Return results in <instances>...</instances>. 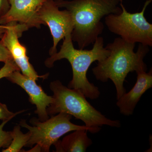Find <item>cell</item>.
I'll use <instances>...</instances> for the list:
<instances>
[{
	"instance_id": "15",
	"label": "cell",
	"mask_w": 152,
	"mask_h": 152,
	"mask_svg": "<svg viewBox=\"0 0 152 152\" xmlns=\"http://www.w3.org/2000/svg\"><path fill=\"white\" fill-rule=\"evenodd\" d=\"M4 63V65L0 69V79L7 78L15 71H20L13 59L9 60Z\"/></svg>"
},
{
	"instance_id": "17",
	"label": "cell",
	"mask_w": 152,
	"mask_h": 152,
	"mask_svg": "<svg viewBox=\"0 0 152 152\" xmlns=\"http://www.w3.org/2000/svg\"><path fill=\"white\" fill-rule=\"evenodd\" d=\"M13 59L10 53L0 41V62L5 63Z\"/></svg>"
},
{
	"instance_id": "12",
	"label": "cell",
	"mask_w": 152,
	"mask_h": 152,
	"mask_svg": "<svg viewBox=\"0 0 152 152\" xmlns=\"http://www.w3.org/2000/svg\"><path fill=\"white\" fill-rule=\"evenodd\" d=\"M87 130L74 131L54 144L57 152H84L93 143Z\"/></svg>"
},
{
	"instance_id": "11",
	"label": "cell",
	"mask_w": 152,
	"mask_h": 152,
	"mask_svg": "<svg viewBox=\"0 0 152 152\" xmlns=\"http://www.w3.org/2000/svg\"><path fill=\"white\" fill-rule=\"evenodd\" d=\"M136 73L137 81L132 88L117 99L116 105L120 113L125 116L132 115L142 96L152 87V69L148 73L140 71Z\"/></svg>"
},
{
	"instance_id": "18",
	"label": "cell",
	"mask_w": 152,
	"mask_h": 152,
	"mask_svg": "<svg viewBox=\"0 0 152 152\" xmlns=\"http://www.w3.org/2000/svg\"><path fill=\"white\" fill-rule=\"evenodd\" d=\"M10 8L9 0H0V18L4 15Z\"/></svg>"
},
{
	"instance_id": "13",
	"label": "cell",
	"mask_w": 152,
	"mask_h": 152,
	"mask_svg": "<svg viewBox=\"0 0 152 152\" xmlns=\"http://www.w3.org/2000/svg\"><path fill=\"white\" fill-rule=\"evenodd\" d=\"M12 142L10 145L2 150V152H21L22 148L25 146L31 137L30 132L23 134L20 130V126L17 125L12 131Z\"/></svg>"
},
{
	"instance_id": "20",
	"label": "cell",
	"mask_w": 152,
	"mask_h": 152,
	"mask_svg": "<svg viewBox=\"0 0 152 152\" xmlns=\"http://www.w3.org/2000/svg\"><path fill=\"white\" fill-rule=\"evenodd\" d=\"M27 152H42L40 147L38 145H36L35 147L33 148L32 149Z\"/></svg>"
},
{
	"instance_id": "4",
	"label": "cell",
	"mask_w": 152,
	"mask_h": 152,
	"mask_svg": "<svg viewBox=\"0 0 152 152\" xmlns=\"http://www.w3.org/2000/svg\"><path fill=\"white\" fill-rule=\"evenodd\" d=\"M50 88L53 93V102L47 108L48 115L69 114L83 122L93 134L99 132L103 126L115 128L121 126L119 120L108 118L95 109L80 91L65 86L58 80L51 83Z\"/></svg>"
},
{
	"instance_id": "14",
	"label": "cell",
	"mask_w": 152,
	"mask_h": 152,
	"mask_svg": "<svg viewBox=\"0 0 152 152\" xmlns=\"http://www.w3.org/2000/svg\"><path fill=\"white\" fill-rule=\"evenodd\" d=\"M9 121H3L0 125V148H7L10 145L12 141V132H7L3 130L5 125Z\"/></svg>"
},
{
	"instance_id": "1",
	"label": "cell",
	"mask_w": 152,
	"mask_h": 152,
	"mask_svg": "<svg viewBox=\"0 0 152 152\" xmlns=\"http://www.w3.org/2000/svg\"><path fill=\"white\" fill-rule=\"evenodd\" d=\"M59 8H64L70 13L74 23L71 34L72 40L79 49H84L94 43L102 33V19L110 14L122 12V0H56Z\"/></svg>"
},
{
	"instance_id": "9",
	"label": "cell",
	"mask_w": 152,
	"mask_h": 152,
	"mask_svg": "<svg viewBox=\"0 0 152 152\" xmlns=\"http://www.w3.org/2000/svg\"><path fill=\"white\" fill-rule=\"evenodd\" d=\"M47 0H9L10 8L0 18V25L17 22L29 28H40L42 22L39 11Z\"/></svg>"
},
{
	"instance_id": "8",
	"label": "cell",
	"mask_w": 152,
	"mask_h": 152,
	"mask_svg": "<svg viewBox=\"0 0 152 152\" xmlns=\"http://www.w3.org/2000/svg\"><path fill=\"white\" fill-rule=\"evenodd\" d=\"M7 25H8V28L3 34L0 41L10 52L22 74L35 80L39 78L45 79L48 75L42 76L38 75L29 61L26 47L19 42V38L21 36L23 32L28 29L27 27L17 22H12Z\"/></svg>"
},
{
	"instance_id": "10",
	"label": "cell",
	"mask_w": 152,
	"mask_h": 152,
	"mask_svg": "<svg viewBox=\"0 0 152 152\" xmlns=\"http://www.w3.org/2000/svg\"><path fill=\"white\" fill-rule=\"evenodd\" d=\"M6 78L18 85L27 93L30 102L37 107L35 113L37 114L39 120L44 121L49 119L47 108L53 102V98L48 96L36 80L21 73L20 71L13 72Z\"/></svg>"
},
{
	"instance_id": "7",
	"label": "cell",
	"mask_w": 152,
	"mask_h": 152,
	"mask_svg": "<svg viewBox=\"0 0 152 152\" xmlns=\"http://www.w3.org/2000/svg\"><path fill=\"white\" fill-rule=\"evenodd\" d=\"M38 15L42 25L48 26L53 40L50 56L57 52V46L66 36L72 34L74 23L70 13L66 10H60L54 0H47L39 11Z\"/></svg>"
},
{
	"instance_id": "21",
	"label": "cell",
	"mask_w": 152,
	"mask_h": 152,
	"mask_svg": "<svg viewBox=\"0 0 152 152\" xmlns=\"http://www.w3.org/2000/svg\"><path fill=\"white\" fill-rule=\"evenodd\" d=\"M2 26H1V25H0V27H1Z\"/></svg>"
},
{
	"instance_id": "19",
	"label": "cell",
	"mask_w": 152,
	"mask_h": 152,
	"mask_svg": "<svg viewBox=\"0 0 152 152\" xmlns=\"http://www.w3.org/2000/svg\"><path fill=\"white\" fill-rule=\"evenodd\" d=\"M8 28V25H3L1 27H0V40L1 38L2 37L3 34L5 31L6 29Z\"/></svg>"
},
{
	"instance_id": "6",
	"label": "cell",
	"mask_w": 152,
	"mask_h": 152,
	"mask_svg": "<svg viewBox=\"0 0 152 152\" xmlns=\"http://www.w3.org/2000/svg\"><path fill=\"white\" fill-rule=\"evenodd\" d=\"M72 116L64 113L52 115L50 119L41 121L35 118L30 122V126L26 120H22L19 125L28 129L31 133L29 140L25 146L32 147L34 144L40 147L42 152L50 151V148L66 134L77 130L85 129L91 133V130L84 126H79L71 122Z\"/></svg>"
},
{
	"instance_id": "2",
	"label": "cell",
	"mask_w": 152,
	"mask_h": 152,
	"mask_svg": "<svg viewBox=\"0 0 152 152\" xmlns=\"http://www.w3.org/2000/svg\"><path fill=\"white\" fill-rule=\"evenodd\" d=\"M136 44L130 43L121 37L116 38L106 46L110 55L92 69L98 80L106 83L109 80L113 83L116 91L117 100L126 93L124 83L128 74L133 72L147 70L144 59L149 52V46L140 44L134 51Z\"/></svg>"
},
{
	"instance_id": "16",
	"label": "cell",
	"mask_w": 152,
	"mask_h": 152,
	"mask_svg": "<svg viewBox=\"0 0 152 152\" xmlns=\"http://www.w3.org/2000/svg\"><path fill=\"white\" fill-rule=\"evenodd\" d=\"M24 111V110H23L16 113H12L9 110L6 104L0 102V120L10 121L18 114Z\"/></svg>"
},
{
	"instance_id": "3",
	"label": "cell",
	"mask_w": 152,
	"mask_h": 152,
	"mask_svg": "<svg viewBox=\"0 0 152 152\" xmlns=\"http://www.w3.org/2000/svg\"><path fill=\"white\" fill-rule=\"evenodd\" d=\"M59 51L50 56L45 62L48 67H52L57 61L66 59L72 66L73 77L68 88L78 90L91 100L100 96L99 88L90 83L87 77V72L92 63L101 61L110 55L108 49L104 47L102 37H98L92 48L90 50L76 49L74 48L71 34L66 36Z\"/></svg>"
},
{
	"instance_id": "5",
	"label": "cell",
	"mask_w": 152,
	"mask_h": 152,
	"mask_svg": "<svg viewBox=\"0 0 152 152\" xmlns=\"http://www.w3.org/2000/svg\"><path fill=\"white\" fill-rule=\"evenodd\" d=\"M152 0H147L139 12H128L123 4H120L122 12L119 14H111L105 17V23L111 32L120 36L124 40L130 43H139L152 46V24L147 20L145 13Z\"/></svg>"
}]
</instances>
